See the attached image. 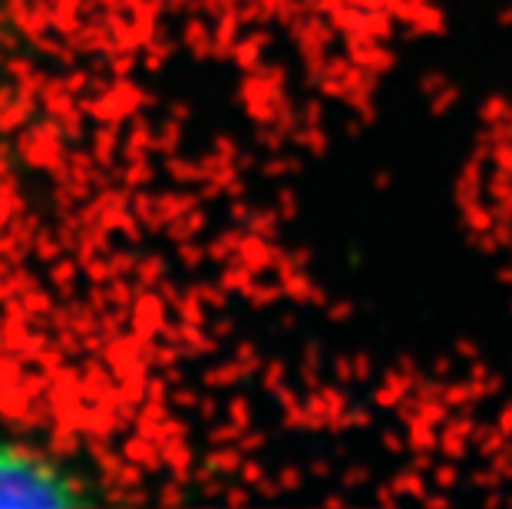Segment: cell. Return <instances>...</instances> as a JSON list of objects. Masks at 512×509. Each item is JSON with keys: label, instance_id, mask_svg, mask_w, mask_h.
<instances>
[{"label": "cell", "instance_id": "1", "mask_svg": "<svg viewBox=\"0 0 512 509\" xmlns=\"http://www.w3.org/2000/svg\"><path fill=\"white\" fill-rule=\"evenodd\" d=\"M96 493L67 460L27 440L0 437V506H80Z\"/></svg>", "mask_w": 512, "mask_h": 509}]
</instances>
